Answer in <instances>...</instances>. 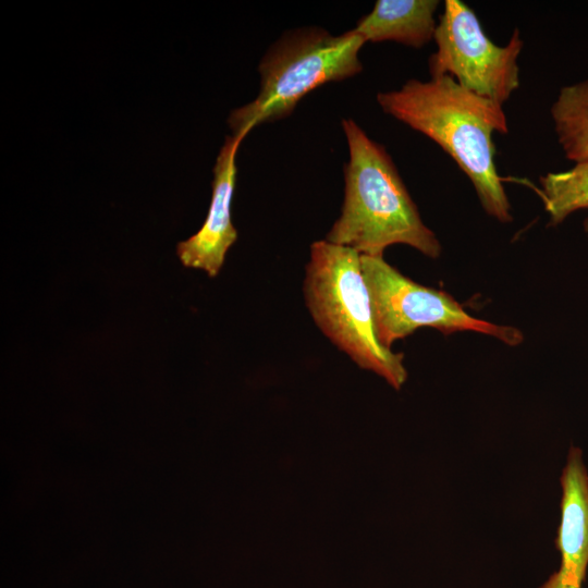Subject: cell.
I'll return each instance as SVG.
<instances>
[{"instance_id": "6", "label": "cell", "mask_w": 588, "mask_h": 588, "mask_svg": "<svg viewBox=\"0 0 588 588\" xmlns=\"http://www.w3.org/2000/svg\"><path fill=\"white\" fill-rule=\"evenodd\" d=\"M429 58L431 77L451 76L461 86L504 105L519 86L518 56L523 39L516 28L505 46L485 34L476 13L460 0H445Z\"/></svg>"}, {"instance_id": "1", "label": "cell", "mask_w": 588, "mask_h": 588, "mask_svg": "<svg viewBox=\"0 0 588 588\" xmlns=\"http://www.w3.org/2000/svg\"><path fill=\"white\" fill-rule=\"evenodd\" d=\"M377 102L457 163L487 215L502 223L513 220L492 140L493 133L509 132L502 105L467 90L448 75L427 82L409 79L400 89L378 93Z\"/></svg>"}, {"instance_id": "4", "label": "cell", "mask_w": 588, "mask_h": 588, "mask_svg": "<svg viewBox=\"0 0 588 588\" xmlns=\"http://www.w3.org/2000/svg\"><path fill=\"white\" fill-rule=\"evenodd\" d=\"M365 44L354 28L339 36L317 26L285 32L259 62L258 96L231 112L232 134L245 137L255 126L285 119L317 87L362 72Z\"/></svg>"}, {"instance_id": "11", "label": "cell", "mask_w": 588, "mask_h": 588, "mask_svg": "<svg viewBox=\"0 0 588 588\" xmlns=\"http://www.w3.org/2000/svg\"><path fill=\"white\" fill-rule=\"evenodd\" d=\"M540 186L549 224H561L573 212L588 209V160L540 176Z\"/></svg>"}, {"instance_id": "5", "label": "cell", "mask_w": 588, "mask_h": 588, "mask_svg": "<svg viewBox=\"0 0 588 588\" xmlns=\"http://www.w3.org/2000/svg\"><path fill=\"white\" fill-rule=\"evenodd\" d=\"M378 340L385 347L420 328H433L444 335L474 331L491 335L510 346L524 341L523 332L469 315L444 291L424 286L389 265L383 256L360 255Z\"/></svg>"}, {"instance_id": "9", "label": "cell", "mask_w": 588, "mask_h": 588, "mask_svg": "<svg viewBox=\"0 0 588 588\" xmlns=\"http://www.w3.org/2000/svg\"><path fill=\"white\" fill-rule=\"evenodd\" d=\"M438 0H378L354 29L366 42L395 41L421 48L433 39Z\"/></svg>"}, {"instance_id": "3", "label": "cell", "mask_w": 588, "mask_h": 588, "mask_svg": "<svg viewBox=\"0 0 588 588\" xmlns=\"http://www.w3.org/2000/svg\"><path fill=\"white\" fill-rule=\"evenodd\" d=\"M303 290L309 313L324 335L359 367L400 389L407 378L404 355L377 338L360 254L326 240L314 242Z\"/></svg>"}, {"instance_id": "12", "label": "cell", "mask_w": 588, "mask_h": 588, "mask_svg": "<svg viewBox=\"0 0 588 588\" xmlns=\"http://www.w3.org/2000/svg\"><path fill=\"white\" fill-rule=\"evenodd\" d=\"M584 231L588 234V217L584 220Z\"/></svg>"}, {"instance_id": "10", "label": "cell", "mask_w": 588, "mask_h": 588, "mask_svg": "<svg viewBox=\"0 0 588 588\" xmlns=\"http://www.w3.org/2000/svg\"><path fill=\"white\" fill-rule=\"evenodd\" d=\"M551 118L565 157L575 163L588 160V79L560 89Z\"/></svg>"}, {"instance_id": "7", "label": "cell", "mask_w": 588, "mask_h": 588, "mask_svg": "<svg viewBox=\"0 0 588 588\" xmlns=\"http://www.w3.org/2000/svg\"><path fill=\"white\" fill-rule=\"evenodd\" d=\"M244 139L241 135L225 137L213 168L209 210L201 228L176 246L182 265L201 269L211 278L218 275L229 248L237 238L232 222L231 206L236 181L235 157Z\"/></svg>"}, {"instance_id": "2", "label": "cell", "mask_w": 588, "mask_h": 588, "mask_svg": "<svg viewBox=\"0 0 588 588\" xmlns=\"http://www.w3.org/2000/svg\"><path fill=\"white\" fill-rule=\"evenodd\" d=\"M350 159L344 164L341 215L326 241L360 255L383 256L393 244L438 258L441 244L420 218L391 156L352 119L342 120Z\"/></svg>"}, {"instance_id": "8", "label": "cell", "mask_w": 588, "mask_h": 588, "mask_svg": "<svg viewBox=\"0 0 588 588\" xmlns=\"http://www.w3.org/2000/svg\"><path fill=\"white\" fill-rule=\"evenodd\" d=\"M560 481L561 520L555 546L561 564L540 588H581L588 567V473L580 449L569 448Z\"/></svg>"}]
</instances>
